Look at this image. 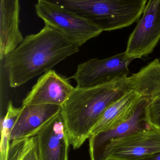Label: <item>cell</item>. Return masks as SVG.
I'll use <instances>...</instances> for the list:
<instances>
[{
	"label": "cell",
	"mask_w": 160,
	"mask_h": 160,
	"mask_svg": "<svg viewBox=\"0 0 160 160\" xmlns=\"http://www.w3.org/2000/svg\"><path fill=\"white\" fill-rule=\"evenodd\" d=\"M35 8L38 17L45 24L63 34L78 47L103 32L92 22L57 6L38 1Z\"/></svg>",
	"instance_id": "4"
},
{
	"label": "cell",
	"mask_w": 160,
	"mask_h": 160,
	"mask_svg": "<svg viewBox=\"0 0 160 160\" xmlns=\"http://www.w3.org/2000/svg\"><path fill=\"white\" fill-rule=\"evenodd\" d=\"M132 88L149 100L160 97V61L156 59L132 75Z\"/></svg>",
	"instance_id": "14"
},
{
	"label": "cell",
	"mask_w": 160,
	"mask_h": 160,
	"mask_svg": "<svg viewBox=\"0 0 160 160\" xmlns=\"http://www.w3.org/2000/svg\"><path fill=\"white\" fill-rule=\"evenodd\" d=\"M160 151V130L155 128L109 143L95 160H139Z\"/></svg>",
	"instance_id": "8"
},
{
	"label": "cell",
	"mask_w": 160,
	"mask_h": 160,
	"mask_svg": "<svg viewBox=\"0 0 160 160\" xmlns=\"http://www.w3.org/2000/svg\"><path fill=\"white\" fill-rule=\"evenodd\" d=\"M21 109V107H14L12 102H8L6 114L1 124V139L10 140L11 131L20 113Z\"/></svg>",
	"instance_id": "16"
},
{
	"label": "cell",
	"mask_w": 160,
	"mask_h": 160,
	"mask_svg": "<svg viewBox=\"0 0 160 160\" xmlns=\"http://www.w3.org/2000/svg\"><path fill=\"white\" fill-rule=\"evenodd\" d=\"M139 160H160V151L147 155Z\"/></svg>",
	"instance_id": "19"
},
{
	"label": "cell",
	"mask_w": 160,
	"mask_h": 160,
	"mask_svg": "<svg viewBox=\"0 0 160 160\" xmlns=\"http://www.w3.org/2000/svg\"><path fill=\"white\" fill-rule=\"evenodd\" d=\"M106 160H117L113 159H107Z\"/></svg>",
	"instance_id": "20"
},
{
	"label": "cell",
	"mask_w": 160,
	"mask_h": 160,
	"mask_svg": "<svg viewBox=\"0 0 160 160\" xmlns=\"http://www.w3.org/2000/svg\"><path fill=\"white\" fill-rule=\"evenodd\" d=\"M160 40V0H148L125 52L129 58L141 59L152 53Z\"/></svg>",
	"instance_id": "6"
},
{
	"label": "cell",
	"mask_w": 160,
	"mask_h": 160,
	"mask_svg": "<svg viewBox=\"0 0 160 160\" xmlns=\"http://www.w3.org/2000/svg\"><path fill=\"white\" fill-rule=\"evenodd\" d=\"M141 97L132 89L111 104L101 116L90 136L114 128L126 120L134 111Z\"/></svg>",
	"instance_id": "13"
},
{
	"label": "cell",
	"mask_w": 160,
	"mask_h": 160,
	"mask_svg": "<svg viewBox=\"0 0 160 160\" xmlns=\"http://www.w3.org/2000/svg\"><path fill=\"white\" fill-rule=\"evenodd\" d=\"M132 90L130 77L99 86L75 88L61 111L70 143L74 149L89 139L106 109Z\"/></svg>",
	"instance_id": "2"
},
{
	"label": "cell",
	"mask_w": 160,
	"mask_h": 160,
	"mask_svg": "<svg viewBox=\"0 0 160 160\" xmlns=\"http://www.w3.org/2000/svg\"><path fill=\"white\" fill-rule=\"evenodd\" d=\"M134 59L125 52L103 59L93 58L78 66L70 78L76 81V87H94L103 85L127 77L129 67Z\"/></svg>",
	"instance_id": "5"
},
{
	"label": "cell",
	"mask_w": 160,
	"mask_h": 160,
	"mask_svg": "<svg viewBox=\"0 0 160 160\" xmlns=\"http://www.w3.org/2000/svg\"><path fill=\"white\" fill-rule=\"evenodd\" d=\"M61 109L62 106L54 104L22 105L10 134V142L36 136Z\"/></svg>",
	"instance_id": "11"
},
{
	"label": "cell",
	"mask_w": 160,
	"mask_h": 160,
	"mask_svg": "<svg viewBox=\"0 0 160 160\" xmlns=\"http://www.w3.org/2000/svg\"><path fill=\"white\" fill-rule=\"evenodd\" d=\"M21 160H38L36 142L26 152Z\"/></svg>",
	"instance_id": "18"
},
{
	"label": "cell",
	"mask_w": 160,
	"mask_h": 160,
	"mask_svg": "<svg viewBox=\"0 0 160 160\" xmlns=\"http://www.w3.org/2000/svg\"><path fill=\"white\" fill-rule=\"evenodd\" d=\"M149 100L142 97L130 116L114 128L99 132L89 138L91 160H95L109 143L130 135L154 128L148 117Z\"/></svg>",
	"instance_id": "7"
},
{
	"label": "cell",
	"mask_w": 160,
	"mask_h": 160,
	"mask_svg": "<svg viewBox=\"0 0 160 160\" xmlns=\"http://www.w3.org/2000/svg\"><path fill=\"white\" fill-rule=\"evenodd\" d=\"M36 142V136L10 142L7 160H21L26 152Z\"/></svg>",
	"instance_id": "15"
},
{
	"label": "cell",
	"mask_w": 160,
	"mask_h": 160,
	"mask_svg": "<svg viewBox=\"0 0 160 160\" xmlns=\"http://www.w3.org/2000/svg\"><path fill=\"white\" fill-rule=\"evenodd\" d=\"M75 88L68 80L50 70L38 80L22 102V105L54 104L62 106Z\"/></svg>",
	"instance_id": "9"
},
{
	"label": "cell",
	"mask_w": 160,
	"mask_h": 160,
	"mask_svg": "<svg viewBox=\"0 0 160 160\" xmlns=\"http://www.w3.org/2000/svg\"><path fill=\"white\" fill-rule=\"evenodd\" d=\"M38 160H68V135L61 112L36 136Z\"/></svg>",
	"instance_id": "10"
},
{
	"label": "cell",
	"mask_w": 160,
	"mask_h": 160,
	"mask_svg": "<svg viewBox=\"0 0 160 160\" xmlns=\"http://www.w3.org/2000/svg\"><path fill=\"white\" fill-rule=\"evenodd\" d=\"M57 6L104 31L132 25L143 13L147 0H38Z\"/></svg>",
	"instance_id": "3"
},
{
	"label": "cell",
	"mask_w": 160,
	"mask_h": 160,
	"mask_svg": "<svg viewBox=\"0 0 160 160\" xmlns=\"http://www.w3.org/2000/svg\"><path fill=\"white\" fill-rule=\"evenodd\" d=\"M0 50L9 53L23 40L19 30V0H1Z\"/></svg>",
	"instance_id": "12"
},
{
	"label": "cell",
	"mask_w": 160,
	"mask_h": 160,
	"mask_svg": "<svg viewBox=\"0 0 160 160\" xmlns=\"http://www.w3.org/2000/svg\"><path fill=\"white\" fill-rule=\"evenodd\" d=\"M80 47L57 30L45 24L40 32L27 36L4 60V68L12 88L52 70L77 53Z\"/></svg>",
	"instance_id": "1"
},
{
	"label": "cell",
	"mask_w": 160,
	"mask_h": 160,
	"mask_svg": "<svg viewBox=\"0 0 160 160\" xmlns=\"http://www.w3.org/2000/svg\"><path fill=\"white\" fill-rule=\"evenodd\" d=\"M148 117L153 128L160 130V97L148 100Z\"/></svg>",
	"instance_id": "17"
}]
</instances>
